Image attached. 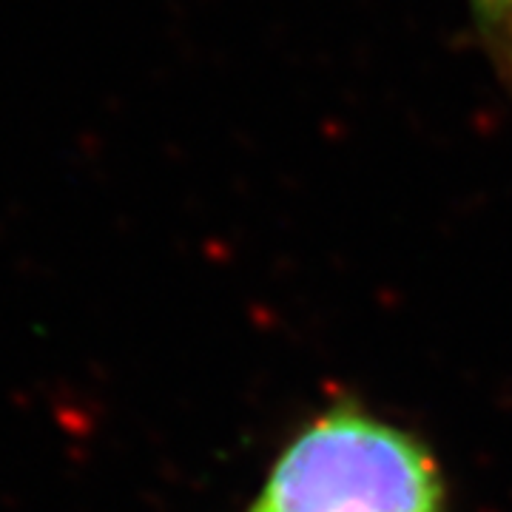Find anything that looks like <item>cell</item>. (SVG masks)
<instances>
[{
  "instance_id": "6da1fadb",
  "label": "cell",
  "mask_w": 512,
  "mask_h": 512,
  "mask_svg": "<svg viewBox=\"0 0 512 512\" xmlns=\"http://www.w3.org/2000/svg\"><path fill=\"white\" fill-rule=\"evenodd\" d=\"M427 444L359 404H333L279 453L245 512H444Z\"/></svg>"
},
{
  "instance_id": "7a4b0ae2",
  "label": "cell",
  "mask_w": 512,
  "mask_h": 512,
  "mask_svg": "<svg viewBox=\"0 0 512 512\" xmlns=\"http://www.w3.org/2000/svg\"><path fill=\"white\" fill-rule=\"evenodd\" d=\"M478 49L512 94V0H467Z\"/></svg>"
}]
</instances>
